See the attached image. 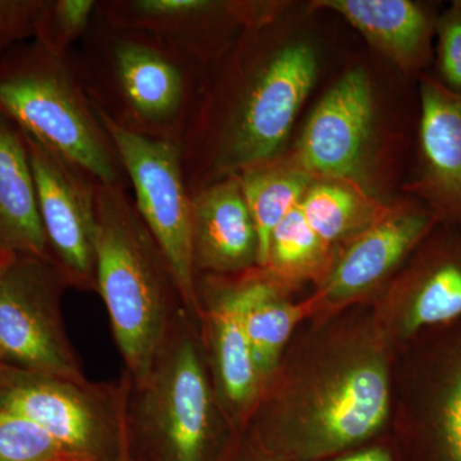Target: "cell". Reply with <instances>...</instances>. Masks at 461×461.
I'll list each match as a JSON object with an SVG mask.
<instances>
[{
    "label": "cell",
    "mask_w": 461,
    "mask_h": 461,
    "mask_svg": "<svg viewBox=\"0 0 461 461\" xmlns=\"http://www.w3.org/2000/svg\"><path fill=\"white\" fill-rule=\"evenodd\" d=\"M75 57L91 104L108 122L182 144L204 93V63L163 39L98 17Z\"/></svg>",
    "instance_id": "cell-2"
},
{
    "label": "cell",
    "mask_w": 461,
    "mask_h": 461,
    "mask_svg": "<svg viewBox=\"0 0 461 461\" xmlns=\"http://www.w3.org/2000/svg\"><path fill=\"white\" fill-rule=\"evenodd\" d=\"M408 335L461 318V238L430 245L408 278Z\"/></svg>",
    "instance_id": "cell-19"
},
{
    "label": "cell",
    "mask_w": 461,
    "mask_h": 461,
    "mask_svg": "<svg viewBox=\"0 0 461 461\" xmlns=\"http://www.w3.org/2000/svg\"><path fill=\"white\" fill-rule=\"evenodd\" d=\"M437 59L439 83L461 94V3L454 2L450 11L437 21Z\"/></svg>",
    "instance_id": "cell-27"
},
{
    "label": "cell",
    "mask_w": 461,
    "mask_h": 461,
    "mask_svg": "<svg viewBox=\"0 0 461 461\" xmlns=\"http://www.w3.org/2000/svg\"><path fill=\"white\" fill-rule=\"evenodd\" d=\"M98 0H45L36 41L59 53H71L90 32Z\"/></svg>",
    "instance_id": "cell-24"
},
{
    "label": "cell",
    "mask_w": 461,
    "mask_h": 461,
    "mask_svg": "<svg viewBox=\"0 0 461 461\" xmlns=\"http://www.w3.org/2000/svg\"><path fill=\"white\" fill-rule=\"evenodd\" d=\"M0 461H84L32 421L0 411Z\"/></svg>",
    "instance_id": "cell-25"
},
{
    "label": "cell",
    "mask_w": 461,
    "mask_h": 461,
    "mask_svg": "<svg viewBox=\"0 0 461 461\" xmlns=\"http://www.w3.org/2000/svg\"><path fill=\"white\" fill-rule=\"evenodd\" d=\"M303 388L280 420H290L317 453L357 444L377 432L390 409V382L381 355L369 348L333 360Z\"/></svg>",
    "instance_id": "cell-9"
},
{
    "label": "cell",
    "mask_w": 461,
    "mask_h": 461,
    "mask_svg": "<svg viewBox=\"0 0 461 461\" xmlns=\"http://www.w3.org/2000/svg\"><path fill=\"white\" fill-rule=\"evenodd\" d=\"M5 260H3V262H0V266H2L3 263H5ZM5 364L3 362L2 355H0V375H2L3 369H5Z\"/></svg>",
    "instance_id": "cell-29"
},
{
    "label": "cell",
    "mask_w": 461,
    "mask_h": 461,
    "mask_svg": "<svg viewBox=\"0 0 461 461\" xmlns=\"http://www.w3.org/2000/svg\"><path fill=\"white\" fill-rule=\"evenodd\" d=\"M327 250L299 204L273 230L266 266L259 269L272 280L308 277L323 264Z\"/></svg>",
    "instance_id": "cell-23"
},
{
    "label": "cell",
    "mask_w": 461,
    "mask_h": 461,
    "mask_svg": "<svg viewBox=\"0 0 461 461\" xmlns=\"http://www.w3.org/2000/svg\"><path fill=\"white\" fill-rule=\"evenodd\" d=\"M202 304L218 399L230 420H244L256 408L263 382L254 364L244 321V302L239 280L212 290Z\"/></svg>",
    "instance_id": "cell-16"
},
{
    "label": "cell",
    "mask_w": 461,
    "mask_h": 461,
    "mask_svg": "<svg viewBox=\"0 0 461 461\" xmlns=\"http://www.w3.org/2000/svg\"><path fill=\"white\" fill-rule=\"evenodd\" d=\"M318 76L305 42L257 53L241 44L203 93L181 144L190 193L277 157Z\"/></svg>",
    "instance_id": "cell-1"
},
{
    "label": "cell",
    "mask_w": 461,
    "mask_h": 461,
    "mask_svg": "<svg viewBox=\"0 0 461 461\" xmlns=\"http://www.w3.org/2000/svg\"><path fill=\"white\" fill-rule=\"evenodd\" d=\"M371 78L360 67L333 85L312 112L294 162L313 178L357 182L373 129Z\"/></svg>",
    "instance_id": "cell-11"
},
{
    "label": "cell",
    "mask_w": 461,
    "mask_h": 461,
    "mask_svg": "<svg viewBox=\"0 0 461 461\" xmlns=\"http://www.w3.org/2000/svg\"><path fill=\"white\" fill-rule=\"evenodd\" d=\"M336 461H391V457L384 450L373 448V450L362 451V453L350 455V456L342 457V459Z\"/></svg>",
    "instance_id": "cell-28"
},
{
    "label": "cell",
    "mask_w": 461,
    "mask_h": 461,
    "mask_svg": "<svg viewBox=\"0 0 461 461\" xmlns=\"http://www.w3.org/2000/svg\"><path fill=\"white\" fill-rule=\"evenodd\" d=\"M18 256L51 259L25 138L0 114V262Z\"/></svg>",
    "instance_id": "cell-18"
},
{
    "label": "cell",
    "mask_w": 461,
    "mask_h": 461,
    "mask_svg": "<svg viewBox=\"0 0 461 461\" xmlns=\"http://www.w3.org/2000/svg\"><path fill=\"white\" fill-rule=\"evenodd\" d=\"M131 379L78 384L5 366L0 411L20 415L84 461H105L109 447L129 442Z\"/></svg>",
    "instance_id": "cell-6"
},
{
    "label": "cell",
    "mask_w": 461,
    "mask_h": 461,
    "mask_svg": "<svg viewBox=\"0 0 461 461\" xmlns=\"http://www.w3.org/2000/svg\"><path fill=\"white\" fill-rule=\"evenodd\" d=\"M235 176L257 230L258 268H264L273 230L300 204L314 178L294 160L286 165L277 157L248 167Z\"/></svg>",
    "instance_id": "cell-20"
},
{
    "label": "cell",
    "mask_w": 461,
    "mask_h": 461,
    "mask_svg": "<svg viewBox=\"0 0 461 461\" xmlns=\"http://www.w3.org/2000/svg\"><path fill=\"white\" fill-rule=\"evenodd\" d=\"M300 208L309 226L329 248L359 235L387 212L353 182L332 180L312 182Z\"/></svg>",
    "instance_id": "cell-22"
},
{
    "label": "cell",
    "mask_w": 461,
    "mask_h": 461,
    "mask_svg": "<svg viewBox=\"0 0 461 461\" xmlns=\"http://www.w3.org/2000/svg\"><path fill=\"white\" fill-rule=\"evenodd\" d=\"M0 114L96 184H130L117 149L85 90L75 50L32 39L0 58Z\"/></svg>",
    "instance_id": "cell-4"
},
{
    "label": "cell",
    "mask_w": 461,
    "mask_h": 461,
    "mask_svg": "<svg viewBox=\"0 0 461 461\" xmlns=\"http://www.w3.org/2000/svg\"><path fill=\"white\" fill-rule=\"evenodd\" d=\"M187 312L173 324L148 378L132 384L129 429L167 461H204L213 435L215 397Z\"/></svg>",
    "instance_id": "cell-5"
},
{
    "label": "cell",
    "mask_w": 461,
    "mask_h": 461,
    "mask_svg": "<svg viewBox=\"0 0 461 461\" xmlns=\"http://www.w3.org/2000/svg\"><path fill=\"white\" fill-rule=\"evenodd\" d=\"M459 2L461 3V0H459Z\"/></svg>",
    "instance_id": "cell-30"
},
{
    "label": "cell",
    "mask_w": 461,
    "mask_h": 461,
    "mask_svg": "<svg viewBox=\"0 0 461 461\" xmlns=\"http://www.w3.org/2000/svg\"><path fill=\"white\" fill-rule=\"evenodd\" d=\"M426 204L409 203L387 211L350 239L324 284V299L342 303L377 285L420 244L438 223Z\"/></svg>",
    "instance_id": "cell-14"
},
{
    "label": "cell",
    "mask_w": 461,
    "mask_h": 461,
    "mask_svg": "<svg viewBox=\"0 0 461 461\" xmlns=\"http://www.w3.org/2000/svg\"><path fill=\"white\" fill-rule=\"evenodd\" d=\"M442 375L430 420L445 461H461V345Z\"/></svg>",
    "instance_id": "cell-26"
},
{
    "label": "cell",
    "mask_w": 461,
    "mask_h": 461,
    "mask_svg": "<svg viewBox=\"0 0 461 461\" xmlns=\"http://www.w3.org/2000/svg\"><path fill=\"white\" fill-rule=\"evenodd\" d=\"M411 191L439 222L461 224V94L420 81V169Z\"/></svg>",
    "instance_id": "cell-13"
},
{
    "label": "cell",
    "mask_w": 461,
    "mask_h": 461,
    "mask_svg": "<svg viewBox=\"0 0 461 461\" xmlns=\"http://www.w3.org/2000/svg\"><path fill=\"white\" fill-rule=\"evenodd\" d=\"M196 276L227 278L258 268V235L236 176L191 193Z\"/></svg>",
    "instance_id": "cell-15"
},
{
    "label": "cell",
    "mask_w": 461,
    "mask_h": 461,
    "mask_svg": "<svg viewBox=\"0 0 461 461\" xmlns=\"http://www.w3.org/2000/svg\"><path fill=\"white\" fill-rule=\"evenodd\" d=\"M96 17L163 39L204 65L222 53L230 32H245L241 2L98 0Z\"/></svg>",
    "instance_id": "cell-12"
},
{
    "label": "cell",
    "mask_w": 461,
    "mask_h": 461,
    "mask_svg": "<svg viewBox=\"0 0 461 461\" xmlns=\"http://www.w3.org/2000/svg\"><path fill=\"white\" fill-rule=\"evenodd\" d=\"M98 115L117 149L136 209L171 266L185 309L194 320H202L193 257V202L181 145L133 135Z\"/></svg>",
    "instance_id": "cell-8"
},
{
    "label": "cell",
    "mask_w": 461,
    "mask_h": 461,
    "mask_svg": "<svg viewBox=\"0 0 461 461\" xmlns=\"http://www.w3.org/2000/svg\"><path fill=\"white\" fill-rule=\"evenodd\" d=\"M250 272L239 278L244 302L245 330L258 375L266 384L302 317V309L280 295L272 278Z\"/></svg>",
    "instance_id": "cell-21"
},
{
    "label": "cell",
    "mask_w": 461,
    "mask_h": 461,
    "mask_svg": "<svg viewBox=\"0 0 461 461\" xmlns=\"http://www.w3.org/2000/svg\"><path fill=\"white\" fill-rule=\"evenodd\" d=\"M127 187L96 184V294L132 384H140L181 313L177 281Z\"/></svg>",
    "instance_id": "cell-3"
},
{
    "label": "cell",
    "mask_w": 461,
    "mask_h": 461,
    "mask_svg": "<svg viewBox=\"0 0 461 461\" xmlns=\"http://www.w3.org/2000/svg\"><path fill=\"white\" fill-rule=\"evenodd\" d=\"M66 288L51 259L18 256L0 266V355L5 366L89 382L67 335L62 314Z\"/></svg>",
    "instance_id": "cell-7"
},
{
    "label": "cell",
    "mask_w": 461,
    "mask_h": 461,
    "mask_svg": "<svg viewBox=\"0 0 461 461\" xmlns=\"http://www.w3.org/2000/svg\"><path fill=\"white\" fill-rule=\"evenodd\" d=\"M315 8L344 17L364 38L406 72L429 65L437 23L411 0H321Z\"/></svg>",
    "instance_id": "cell-17"
},
{
    "label": "cell",
    "mask_w": 461,
    "mask_h": 461,
    "mask_svg": "<svg viewBox=\"0 0 461 461\" xmlns=\"http://www.w3.org/2000/svg\"><path fill=\"white\" fill-rule=\"evenodd\" d=\"M51 260L68 287L96 293V182L23 133Z\"/></svg>",
    "instance_id": "cell-10"
}]
</instances>
